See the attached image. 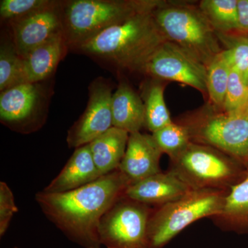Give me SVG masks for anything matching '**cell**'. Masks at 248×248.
<instances>
[{
    "instance_id": "1",
    "label": "cell",
    "mask_w": 248,
    "mask_h": 248,
    "mask_svg": "<svg viewBox=\"0 0 248 248\" xmlns=\"http://www.w3.org/2000/svg\"><path fill=\"white\" fill-rule=\"evenodd\" d=\"M131 184L120 170L63 193L37 192L35 200L49 221L84 248H100L99 228L104 215Z\"/></svg>"
},
{
    "instance_id": "2",
    "label": "cell",
    "mask_w": 248,
    "mask_h": 248,
    "mask_svg": "<svg viewBox=\"0 0 248 248\" xmlns=\"http://www.w3.org/2000/svg\"><path fill=\"white\" fill-rule=\"evenodd\" d=\"M153 11L135 15L77 48L121 68L141 71L156 49L168 41L155 22Z\"/></svg>"
},
{
    "instance_id": "3",
    "label": "cell",
    "mask_w": 248,
    "mask_h": 248,
    "mask_svg": "<svg viewBox=\"0 0 248 248\" xmlns=\"http://www.w3.org/2000/svg\"><path fill=\"white\" fill-rule=\"evenodd\" d=\"M159 0H73L62 14L68 46L78 47L86 41L145 11H153Z\"/></svg>"
},
{
    "instance_id": "4",
    "label": "cell",
    "mask_w": 248,
    "mask_h": 248,
    "mask_svg": "<svg viewBox=\"0 0 248 248\" xmlns=\"http://www.w3.org/2000/svg\"><path fill=\"white\" fill-rule=\"evenodd\" d=\"M155 22L169 42L208 66L223 48L216 31L200 9L162 1L153 11Z\"/></svg>"
},
{
    "instance_id": "5",
    "label": "cell",
    "mask_w": 248,
    "mask_h": 248,
    "mask_svg": "<svg viewBox=\"0 0 248 248\" xmlns=\"http://www.w3.org/2000/svg\"><path fill=\"white\" fill-rule=\"evenodd\" d=\"M241 162L213 147L192 141L171 159L169 170L191 190L229 191L247 175Z\"/></svg>"
},
{
    "instance_id": "6",
    "label": "cell",
    "mask_w": 248,
    "mask_h": 248,
    "mask_svg": "<svg viewBox=\"0 0 248 248\" xmlns=\"http://www.w3.org/2000/svg\"><path fill=\"white\" fill-rule=\"evenodd\" d=\"M228 192L190 190L177 200L153 210L148 225L150 248H163L195 221L217 216Z\"/></svg>"
},
{
    "instance_id": "7",
    "label": "cell",
    "mask_w": 248,
    "mask_h": 248,
    "mask_svg": "<svg viewBox=\"0 0 248 248\" xmlns=\"http://www.w3.org/2000/svg\"><path fill=\"white\" fill-rule=\"evenodd\" d=\"M195 143L213 147L245 164L248 161V104L234 112L221 111L184 124Z\"/></svg>"
},
{
    "instance_id": "8",
    "label": "cell",
    "mask_w": 248,
    "mask_h": 248,
    "mask_svg": "<svg viewBox=\"0 0 248 248\" xmlns=\"http://www.w3.org/2000/svg\"><path fill=\"white\" fill-rule=\"evenodd\" d=\"M153 211L149 205L124 195L101 220V244L107 248H150L148 225Z\"/></svg>"
},
{
    "instance_id": "9",
    "label": "cell",
    "mask_w": 248,
    "mask_h": 248,
    "mask_svg": "<svg viewBox=\"0 0 248 248\" xmlns=\"http://www.w3.org/2000/svg\"><path fill=\"white\" fill-rule=\"evenodd\" d=\"M141 71L156 79L176 81L207 93V67L169 41L156 49Z\"/></svg>"
},
{
    "instance_id": "10",
    "label": "cell",
    "mask_w": 248,
    "mask_h": 248,
    "mask_svg": "<svg viewBox=\"0 0 248 248\" xmlns=\"http://www.w3.org/2000/svg\"><path fill=\"white\" fill-rule=\"evenodd\" d=\"M112 88L107 80L96 79L89 88V100L83 115L68 130L67 143L70 148L90 144L113 127Z\"/></svg>"
},
{
    "instance_id": "11",
    "label": "cell",
    "mask_w": 248,
    "mask_h": 248,
    "mask_svg": "<svg viewBox=\"0 0 248 248\" xmlns=\"http://www.w3.org/2000/svg\"><path fill=\"white\" fill-rule=\"evenodd\" d=\"M14 45L24 58L32 50L63 30L62 14L58 3L48 9L11 21Z\"/></svg>"
},
{
    "instance_id": "12",
    "label": "cell",
    "mask_w": 248,
    "mask_h": 248,
    "mask_svg": "<svg viewBox=\"0 0 248 248\" xmlns=\"http://www.w3.org/2000/svg\"><path fill=\"white\" fill-rule=\"evenodd\" d=\"M41 100L42 90L37 83H24L1 92V123L24 133L31 131Z\"/></svg>"
},
{
    "instance_id": "13",
    "label": "cell",
    "mask_w": 248,
    "mask_h": 248,
    "mask_svg": "<svg viewBox=\"0 0 248 248\" xmlns=\"http://www.w3.org/2000/svg\"><path fill=\"white\" fill-rule=\"evenodd\" d=\"M162 152L153 135L141 132L129 135L126 151L119 170L131 184L161 172Z\"/></svg>"
},
{
    "instance_id": "14",
    "label": "cell",
    "mask_w": 248,
    "mask_h": 248,
    "mask_svg": "<svg viewBox=\"0 0 248 248\" xmlns=\"http://www.w3.org/2000/svg\"><path fill=\"white\" fill-rule=\"evenodd\" d=\"M190 190L180 178L169 170L130 184L125 196L149 206L160 207L177 200Z\"/></svg>"
},
{
    "instance_id": "15",
    "label": "cell",
    "mask_w": 248,
    "mask_h": 248,
    "mask_svg": "<svg viewBox=\"0 0 248 248\" xmlns=\"http://www.w3.org/2000/svg\"><path fill=\"white\" fill-rule=\"evenodd\" d=\"M101 177L88 144L76 148L61 172L42 191L63 193L91 184Z\"/></svg>"
},
{
    "instance_id": "16",
    "label": "cell",
    "mask_w": 248,
    "mask_h": 248,
    "mask_svg": "<svg viewBox=\"0 0 248 248\" xmlns=\"http://www.w3.org/2000/svg\"><path fill=\"white\" fill-rule=\"evenodd\" d=\"M68 46L64 32L62 31L23 58L27 82L38 83L51 76Z\"/></svg>"
},
{
    "instance_id": "17",
    "label": "cell",
    "mask_w": 248,
    "mask_h": 248,
    "mask_svg": "<svg viewBox=\"0 0 248 248\" xmlns=\"http://www.w3.org/2000/svg\"><path fill=\"white\" fill-rule=\"evenodd\" d=\"M112 125L129 134L145 125L143 101L128 84L120 83L112 96Z\"/></svg>"
},
{
    "instance_id": "18",
    "label": "cell",
    "mask_w": 248,
    "mask_h": 248,
    "mask_svg": "<svg viewBox=\"0 0 248 248\" xmlns=\"http://www.w3.org/2000/svg\"><path fill=\"white\" fill-rule=\"evenodd\" d=\"M129 135L125 130L112 127L90 143L93 160L102 177L120 168L126 151Z\"/></svg>"
},
{
    "instance_id": "19",
    "label": "cell",
    "mask_w": 248,
    "mask_h": 248,
    "mask_svg": "<svg viewBox=\"0 0 248 248\" xmlns=\"http://www.w3.org/2000/svg\"><path fill=\"white\" fill-rule=\"evenodd\" d=\"M213 221L223 231L248 232V172L241 182L228 191L221 211Z\"/></svg>"
},
{
    "instance_id": "20",
    "label": "cell",
    "mask_w": 248,
    "mask_h": 248,
    "mask_svg": "<svg viewBox=\"0 0 248 248\" xmlns=\"http://www.w3.org/2000/svg\"><path fill=\"white\" fill-rule=\"evenodd\" d=\"M231 69V59L224 49L207 66V94L218 110H223Z\"/></svg>"
},
{
    "instance_id": "21",
    "label": "cell",
    "mask_w": 248,
    "mask_h": 248,
    "mask_svg": "<svg viewBox=\"0 0 248 248\" xmlns=\"http://www.w3.org/2000/svg\"><path fill=\"white\" fill-rule=\"evenodd\" d=\"M238 0H203L199 9L217 32L238 31Z\"/></svg>"
},
{
    "instance_id": "22",
    "label": "cell",
    "mask_w": 248,
    "mask_h": 248,
    "mask_svg": "<svg viewBox=\"0 0 248 248\" xmlns=\"http://www.w3.org/2000/svg\"><path fill=\"white\" fill-rule=\"evenodd\" d=\"M145 125L152 133L172 123L164 100V86L159 83L151 85L143 99Z\"/></svg>"
},
{
    "instance_id": "23",
    "label": "cell",
    "mask_w": 248,
    "mask_h": 248,
    "mask_svg": "<svg viewBox=\"0 0 248 248\" xmlns=\"http://www.w3.org/2000/svg\"><path fill=\"white\" fill-rule=\"evenodd\" d=\"M27 82L24 61L14 45L4 44L0 50V91L1 92Z\"/></svg>"
},
{
    "instance_id": "24",
    "label": "cell",
    "mask_w": 248,
    "mask_h": 248,
    "mask_svg": "<svg viewBox=\"0 0 248 248\" xmlns=\"http://www.w3.org/2000/svg\"><path fill=\"white\" fill-rule=\"evenodd\" d=\"M161 152L170 160L182 153L192 142L188 128L184 124L174 122L152 133Z\"/></svg>"
},
{
    "instance_id": "25",
    "label": "cell",
    "mask_w": 248,
    "mask_h": 248,
    "mask_svg": "<svg viewBox=\"0 0 248 248\" xmlns=\"http://www.w3.org/2000/svg\"><path fill=\"white\" fill-rule=\"evenodd\" d=\"M217 32L234 67L248 84V35H238L234 32Z\"/></svg>"
},
{
    "instance_id": "26",
    "label": "cell",
    "mask_w": 248,
    "mask_h": 248,
    "mask_svg": "<svg viewBox=\"0 0 248 248\" xmlns=\"http://www.w3.org/2000/svg\"><path fill=\"white\" fill-rule=\"evenodd\" d=\"M58 4L48 0H1L0 16L2 19L14 21Z\"/></svg>"
},
{
    "instance_id": "27",
    "label": "cell",
    "mask_w": 248,
    "mask_h": 248,
    "mask_svg": "<svg viewBox=\"0 0 248 248\" xmlns=\"http://www.w3.org/2000/svg\"><path fill=\"white\" fill-rule=\"evenodd\" d=\"M248 104V84L239 72L232 66L227 87L223 112H231L239 110Z\"/></svg>"
},
{
    "instance_id": "28",
    "label": "cell",
    "mask_w": 248,
    "mask_h": 248,
    "mask_svg": "<svg viewBox=\"0 0 248 248\" xmlns=\"http://www.w3.org/2000/svg\"><path fill=\"white\" fill-rule=\"evenodd\" d=\"M18 208L12 190L5 182L0 183V236L2 237Z\"/></svg>"
},
{
    "instance_id": "29",
    "label": "cell",
    "mask_w": 248,
    "mask_h": 248,
    "mask_svg": "<svg viewBox=\"0 0 248 248\" xmlns=\"http://www.w3.org/2000/svg\"><path fill=\"white\" fill-rule=\"evenodd\" d=\"M238 31L248 33V0H238Z\"/></svg>"
},
{
    "instance_id": "30",
    "label": "cell",
    "mask_w": 248,
    "mask_h": 248,
    "mask_svg": "<svg viewBox=\"0 0 248 248\" xmlns=\"http://www.w3.org/2000/svg\"><path fill=\"white\" fill-rule=\"evenodd\" d=\"M246 169H247V171L248 172V161L247 162V164H246Z\"/></svg>"
}]
</instances>
